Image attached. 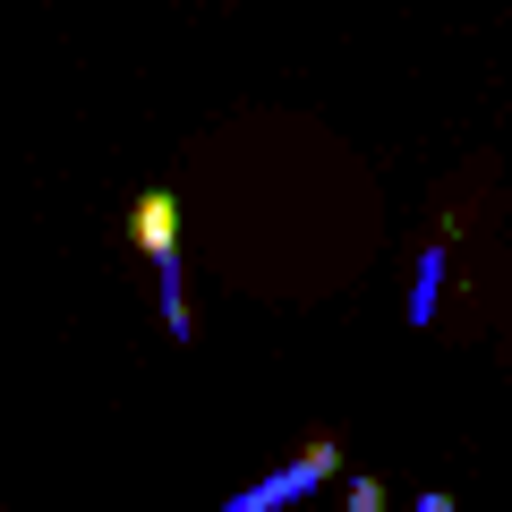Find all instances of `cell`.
Here are the masks:
<instances>
[{"mask_svg":"<svg viewBox=\"0 0 512 512\" xmlns=\"http://www.w3.org/2000/svg\"><path fill=\"white\" fill-rule=\"evenodd\" d=\"M128 239H137V256L154 265V282H163V333L171 342H188V291H180V197L171 188H146V197L128 205Z\"/></svg>","mask_w":512,"mask_h":512,"instance_id":"cell-1","label":"cell"},{"mask_svg":"<svg viewBox=\"0 0 512 512\" xmlns=\"http://www.w3.org/2000/svg\"><path fill=\"white\" fill-rule=\"evenodd\" d=\"M325 478H342V444H333V436H316V444H308L299 461H282L274 478H256V487H239V495H231L222 512H291V504H308V495L325 487Z\"/></svg>","mask_w":512,"mask_h":512,"instance_id":"cell-2","label":"cell"},{"mask_svg":"<svg viewBox=\"0 0 512 512\" xmlns=\"http://www.w3.org/2000/svg\"><path fill=\"white\" fill-rule=\"evenodd\" d=\"M436 291H444V239L419 256V282H410V325H436Z\"/></svg>","mask_w":512,"mask_h":512,"instance_id":"cell-3","label":"cell"},{"mask_svg":"<svg viewBox=\"0 0 512 512\" xmlns=\"http://www.w3.org/2000/svg\"><path fill=\"white\" fill-rule=\"evenodd\" d=\"M342 512H384V487H376V478H350V504Z\"/></svg>","mask_w":512,"mask_h":512,"instance_id":"cell-4","label":"cell"},{"mask_svg":"<svg viewBox=\"0 0 512 512\" xmlns=\"http://www.w3.org/2000/svg\"><path fill=\"white\" fill-rule=\"evenodd\" d=\"M419 512H461V504H453L444 487H427V495H419Z\"/></svg>","mask_w":512,"mask_h":512,"instance_id":"cell-5","label":"cell"}]
</instances>
